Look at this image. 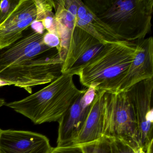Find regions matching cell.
I'll list each match as a JSON object with an SVG mask.
<instances>
[{
  "instance_id": "cell-1",
  "label": "cell",
  "mask_w": 153,
  "mask_h": 153,
  "mask_svg": "<svg viewBox=\"0 0 153 153\" xmlns=\"http://www.w3.org/2000/svg\"><path fill=\"white\" fill-rule=\"evenodd\" d=\"M46 32L41 34L30 27L21 38L0 50V79L32 94L33 87L51 83L62 74L63 60L56 48L45 43Z\"/></svg>"
},
{
  "instance_id": "cell-2",
  "label": "cell",
  "mask_w": 153,
  "mask_h": 153,
  "mask_svg": "<svg viewBox=\"0 0 153 153\" xmlns=\"http://www.w3.org/2000/svg\"><path fill=\"white\" fill-rule=\"evenodd\" d=\"M87 8L123 40L145 39L151 30L153 0H84Z\"/></svg>"
},
{
  "instance_id": "cell-3",
  "label": "cell",
  "mask_w": 153,
  "mask_h": 153,
  "mask_svg": "<svg viewBox=\"0 0 153 153\" xmlns=\"http://www.w3.org/2000/svg\"><path fill=\"white\" fill-rule=\"evenodd\" d=\"M73 78V75L61 74L36 93L5 105L30 119L35 124L58 122L86 91L79 89Z\"/></svg>"
},
{
  "instance_id": "cell-4",
  "label": "cell",
  "mask_w": 153,
  "mask_h": 153,
  "mask_svg": "<svg viewBox=\"0 0 153 153\" xmlns=\"http://www.w3.org/2000/svg\"><path fill=\"white\" fill-rule=\"evenodd\" d=\"M140 46L137 41H122L104 45L101 51L81 69L80 83L87 88L115 93Z\"/></svg>"
},
{
  "instance_id": "cell-5",
  "label": "cell",
  "mask_w": 153,
  "mask_h": 153,
  "mask_svg": "<svg viewBox=\"0 0 153 153\" xmlns=\"http://www.w3.org/2000/svg\"><path fill=\"white\" fill-rule=\"evenodd\" d=\"M102 137L118 139L138 146L137 123L126 92L105 91L102 103Z\"/></svg>"
},
{
  "instance_id": "cell-6",
  "label": "cell",
  "mask_w": 153,
  "mask_h": 153,
  "mask_svg": "<svg viewBox=\"0 0 153 153\" xmlns=\"http://www.w3.org/2000/svg\"><path fill=\"white\" fill-rule=\"evenodd\" d=\"M125 92L137 123L138 145L147 152L153 147V78L138 82Z\"/></svg>"
},
{
  "instance_id": "cell-7",
  "label": "cell",
  "mask_w": 153,
  "mask_h": 153,
  "mask_svg": "<svg viewBox=\"0 0 153 153\" xmlns=\"http://www.w3.org/2000/svg\"><path fill=\"white\" fill-rule=\"evenodd\" d=\"M104 45L80 27L71 33L68 47L61 69L62 74L78 76L82 68L101 51Z\"/></svg>"
},
{
  "instance_id": "cell-8",
  "label": "cell",
  "mask_w": 153,
  "mask_h": 153,
  "mask_svg": "<svg viewBox=\"0 0 153 153\" xmlns=\"http://www.w3.org/2000/svg\"><path fill=\"white\" fill-rule=\"evenodd\" d=\"M96 94L95 88H87L59 120L57 146H70L76 138L88 116Z\"/></svg>"
},
{
  "instance_id": "cell-9",
  "label": "cell",
  "mask_w": 153,
  "mask_h": 153,
  "mask_svg": "<svg viewBox=\"0 0 153 153\" xmlns=\"http://www.w3.org/2000/svg\"><path fill=\"white\" fill-rule=\"evenodd\" d=\"M52 149L43 134L0 128V153H50Z\"/></svg>"
},
{
  "instance_id": "cell-10",
  "label": "cell",
  "mask_w": 153,
  "mask_h": 153,
  "mask_svg": "<svg viewBox=\"0 0 153 153\" xmlns=\"http://www.w3.org/2000/svg\"><path fill=\"white\" fill-rule=\"evenodd\" d=\"M35 0H20L16 8L0 25V50L22 37L36 19Z\"/></svg>"
},
{
  "instance_id": "cell-11",
  "label": "cell",
  "mask_w": 153,
  "mask_h": 153,
  "mask_svg": "<svg viewBox=\"0 0 153 153\" xmlns=\"http://www.w3.org/2000/svg\"><path fill=\"white\" fill-rule=\"evenodd\" d=\"M140 49L135 56L117 88L124 92L144 79L153 78V39L152 36L138 41Z\"/></svg>"
},
{
  "instance_id": "cell-12",
  "label": "cell",
  "mask_w": 153,
  "mask_h": 153,
  "mask_svg": "<svg viewBox=\"0 0 153 153\" xmlns=\"http://www.w3.org/2000/svg\"><path fill=\"white\" fill-rule=\"evenodd\" d=\"M104 92L105 91L97 90L85 124L78 136L71 146L87 144L102 137V103Z\"/></svg>"
},
{
  "instance_id": "cell-13",
  "label": "cell",
  "mask_w": 153,
  "mask_h": 153,
  "mask_svg": "<svg viewBox=\"0 0 153 153\" xmlns=\"http://www.w3.org/2000/svg\"><path fill=\"white\" fill-rule=\"evenodd\" d=\"M88 10V12L84 19H77L76 27L85 30L104 45L123 40L108 26Z\"/></svg>"
},
{
  "instance_id": "cell-14",
  "label": "cell",
  "mask_w": 153,
  "mask_h": 153,
  "mask_svg": "<svg viewBox=\"0 0 153 153\" xmlns=\"http://www.w3.org/2000/svg\"><path fill=\"white\" fill-rule=\"evenodd\" d=\"M109 139L111 153H133V147L125 141L118 139Z\"/></svg>"
},
{
  "instance_id": "cell-15",
  "label": "cell",
  "mask_w": 153,
  "mask_h": 153,
  "mask_svg": "<svg viewBox=\"0 0 153 153\" xmlns=\"http://www.w3.org/2000/svg\"><path fill=\"white\" fill-rule=\"evenodd\" d=\"M20 0H2L0 1V25L14 10Z\"/></svg>"
},
{
  "instance_id": "cell-16",
  "label": "cell",
  "mask_w": 153,
  "mask_h": 153,
  "mask_svg": "<svg viewBox=\"0 0 153 153\" xmlns=\"http://www.w3.org/2000/svg\"><path fill=\"white\" fill-rule=\"evenodd\" d=\"M44 42L49 47L56 48L59 52L60 50V40L57 35L46 32L44 36Z\"/></svg>"
},
{
  "instance_id": "cell-17",
  "label": "cell",
  "mask_w": 153,
  "mask_h": 153,
  "mask_svg": "<svg viewBox=\"0 0 153 153\" xmlns=\"http://www.w3.org/2000/svg\"><path fill=\"white\" fill-rule=\"evenodd\" d=\"M50 153H84L79 146H68L58 147L53 148Z\"/></svg>"
},
{
  "instance_id": "cell-18",
  "label": "cell",
  "mask_w": 153,
  "mask_h": 153,
  "mask_svg": "<svg viewBox=\"0 0 153 153\" xmlns=\"http://www.w3.org/2000/svg\"><path fill=\"white\" fill-rule=\"evenodd\" d=\"M66 9L77 18L78 6L76 0H63Z\"/></svg>"
},
{
  "instance_id": "cell-19",
  "label": "cell",
  "mask_w": 153,
  "mask_h": 153,
  "mask_svg": "<svg viewBox=\"0 0 153 153\" xmlns=\"http://www.w3.org/2000/svg\"><path fill=\"white\" fill-rule=\"evenodd\" d=\"M77 4L78 9L77 19H83L88 12L87 8L82 0H76Z\"/></svg>"
},
{
  "instance_id": "cell-20",
  "label": "cell",
  "mask_w": 153,
  "mask_h": 153,
  "mask_svg": "<svg viewBox=\"0 0 153 153\" xmlns=\"http://www.w3.org/2000/svg\"><path fill=\"white\" fill-rule=\"evenodd\" d=\"M30 27L35 32L41 34L46 32L42 23L41 21H36V19L32 23Z\"/></svg>"
},
{
  "instance_id": "cell-21",
  "label": "cell",
  "mask_w": 153,
  "mask_h": 153,
  "mask_svg": "<svg viewBox=\"0 0 153 153\" xmlns=\"http://www.w3.org/2000/svg\"><path fill=\"white\" fill-rule=\"evenodd\" d=\"M152 148H153V147L149 149L147 152H146L140 147L138 146L134 149L133 153H150L151 151H152Z\"/></svg>"
},
{
  "instance_id": "cell-22",
  "label": "cell",
  "mask_w": 153,
  "mask_h": 153,
  "mask_svg": "<svg viewBox=\"0 0 153 153\" xmlns=\"http://www.w3.org/2000/svg\"><path fill=\"white\" fill-rule=\"evenodd\" d=\"M6 102L5 100L3 98H0V108L6 105Z\"/></svg>"
},
{
  "instance_id": "cell-23",
  "label": "cell",
  "mask_w": 153,
  "mask_h": 153,
  "mask_svg": "<svg viewBox=\"0 0 153 153\" xmlns=\"http://www.w3.org/2000/svg\"><path fill=\"white\" fill-rule=\"evenodd\" d=\"M6 85H9L7 82L0 79V87L4 86Z\"/></svg>"
},
{
  "instance_id": "cell-24",
  "label": "cell",
  "mask_w": 153,
  "mask_h": 153,
  "mask_svg": "<svg viewBox=\"0 0 153 153\" xmlns=\"http://www.w3.org/2000/svg\"><path fill=\"white\" fill-rule=\"evenodd\" d=\"M150 153H153V152H152V151H151V152H150Z\"/></svg>"
}]
</instances>
